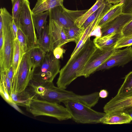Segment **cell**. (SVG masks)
<instances>
[{
	"label": "cell",
	"instance_id": "4316f807",
	"mask_svg": "<svg viewBox=\"0 0 132 132\" xmlns=\"http://www.w3.org/2000/svg\"><path fill=\"white\" fill-rule=\"evenodd\" d=\"M0 93L1 96L7 103L19 112L21 113H23L17 106V105L12 101L5 85L1 81L0 82Z\"/></svg>",
	"mask_w": 132,
	"mask_h": 132
},
{
	"label": "cell",
	"instance_id": "4fadbf2b",
	"mask_svg": "<svg viewBox=\"0 0 132 132\" xmlns=\"http://www.w3.org/2000/svg\"><path fill=\"white\" fill-rule=\"evenodd\" d=\"M132 109V96L120 97L116 95L107 103L103 108L105 113L116 111L126 112Z\"/></svg>",
	"mask_w": 132,
	"mask_h": 132
},
{
	"label": "cell",
	"instance_id": "7a4b0ae2",
	"mask_svg": "<svg viewBox=\"0 0 132 132\" xmlns=\"http://www.w3.org/2000/svg\"><path fill=\"white\" fill-rule=\"evenodd\" d=\"M26 109L35 117L47 116L55 118L60 121L71 118L65 107L59 104L38 98L33 99Z\"/></svg>",
	"mask_w": 132,
	"mask_h": 132
},
{
	"label": "cell",
	"instance_id": "836d02e7",
	"mask_svg": "<svg viewBox=\"0 0 132 132\" xmlns=\"http://www.w3.org/2000/svg\"><path fill=\"white\" fill-rule=\"evenodd\" d=\"M63 50L61 47H57L53 51V54L57 59H59L62 55Z\"/></svg>",
	"mask_w": 132,
	"mask_h": 132
},
{
	"label": "cell",
	"instance_id": "484cf974",
	"mask_svg": "<svg viewBox=\"0 0 132 132\" xmlns=\"http://www.w3.org/2000/svg\"><path fill=\"white\" fill-rule=\"evenodd\" d=\"M12 5V16L18 28H21L19 17L21 11L23 0H11Z\"/></svg>",
	"mask_w": 132,
	"mask_h": 132
},
{
	"label": "cell",
	"instance_id": "ab89813d",
	"mask_svg": "<svg viewBox=\"0 0 132 132\" xmlns=\"http://www.w3.org/2000/svg\"></svg>",
	"mask_w": 132,
	"mask_h": 132
},
{
	"label": "cell",
	"instance_id": "5b68a950",
	"mask_svg": "<svg viewBox=\"0 0 132 132\" xmlns=\"http://www.w3.org/2000/svg\"><path fill=\"white\" fill-rule=\"evenodd\" d=\"M13 19L5 7L0 10V29L3 31L4 53L3 68L4 70L8 69L12 63L14 38L12 31Z\"/></svg>",
	"mask_w": 132,
	"mask_h": 132
},
{
	"label": "cell",
	"instance_id": "e0dca14e",
	"mask_svg": "<svg viewBox=\"0 0 132 132\" xmlns=\"http://www.w3.org/2000/svg\"><path fill=\"white\" fill-rule=\"evenodd\" d=\"M64 0H38L32 10V13H37L49 11L59 6L63 5Z\"/></svg>",
	"mask_w": 132,
	"mask_h": 132
},
{
	"label": "cell",
	"instance_id": "4dcf8cb0",
	"mask_svg": "<svg viewBox=\"0 0 132 132\" xmlns=\"http://www.w3.org/2000/svg\"><path fill=\"white\" fill-rule=\"evenodd\" d=\"M103 4L97 10L92 14L84 22L82 27L85 29L96 18L102 9Z\"/></svg>",
	"mask_w": 132,
	"mask_h": 132
},
{
	"label": "cell",
	"instance_id": "d590c367",
	"mask_svg": "<svg viewBox=\"0 0 132 132\" xmlns=\"http://www.w3.org/2000/svg\"><path fill=\"white\" fill-rule=\"evenodd\" d=\"M12 31L14 39L17 38V34L18 28L14 22L13 20L12 25Z\"/></svg>",
	"mask_w": 132,
	"mask_h": 132
},
{
	"label": "cell",
	"instance_id": "f35d334b",
	"mask_svg": "<svg viewBox=\"0 0 132 132\" xmlns=\"http://www.w3.org/2000/svg\"><path fill=\"white\" fill-rule=\"evenodd\" d=\"M105 0V1L107 2H108V0Z\"/></svg>",
	"mask_w": 132,
	"mask_h": 132
},
{
	"label": "cell",
	"instance_id": "ac0fdd59",
	"mask_svg": "<svg viewBox=\"0 0 132 132\" xmlns=\"http://www.w3.org/2000/svg\"><path fill=\"white\" fill-rule=\"evenodd\" d=\"M27 52L34 70L42 63L46 52L38 45L29 49Z\"/></svg>",
	"mask_w": 132,
	"mask_h": 132
},
{
	"label": "cell",
	"instance_id": "44dd1931",
	"mask_svg": "<svg viewBox=\"0 0 132 132\" xmlns=\"http://www.w3.org/2000/svg\"><path fill=\"white\" fill-rule=\"evenodd\" d=\"M49 14V11L37 13H32V20L38 39L40 36L43 27L47 21Z\"/></svg>",
	"mask_w": 132,
	"mask_h": 132
},
{
	"label": "cell",
	"instance_id": "ba28073f",
	"mask_svg": "<svg viewBox=\"0 0 132 132\" xmlns=\"http://www.w3.org/2000/svg\"><path fill=\"white\" fill-rule=\"evenodd\" d=\"M88 10H71L59 6L49 11L48 16L63 28L76 27V20Z\"/></svg>",
	"mask_w": 132,
	"mask_h": 132
},
{
	"label": "cell",
	"instance_id": "603a6c76",
	"mask_svg": "<svg viewBox=\"0 0 132 132\" xmlns=\"http://www.w3.org/2000/svg\"><path fill=\"white\" fill-rule=\"evenodd\" d=\"M105 1V0H96L95 4L85 13L79 17L76 20L75 24L78 27H82L87 19L93 13L97 10Z\"/></svg>",
	"mask_w": 132,
	"mask_h": 132
},
{
	"label": "cell",
	"instance_id": "2e32d148",
	"mask_svg": "<svg viewBox=\"0 0 132 132\" xmlns=\"http://www.w3.org/2000/svg\"><path fill=\"white\" fill-rule=\"evenodd\" d=\"M121 33L114 32L102 36H97L93 41L96 47L105 48L114 47L118 41L122 37Z\"/></svg>",
	"mask_w": 132,
	"mask_h": 132
},
{
	"label": "cell",
	"instance_id": "3957f363",
	"mask_svg": "<svg viewBox=\"0 0 132 132\" xmlns=\"http://www.w3.org/2000/svg\"><path fill=\"white\" fill-rule=\"evenodd\" d=\"M70 114L71 118L76 122L82 124L101 123L105 113L96 111L91 108L79 102L67 100L63 102Z\"/></svg>",
	"mask_w": 132,
	"mask_h": 132
},
{
	"label": "cell",
	"instance_id": "5bb4252c",
	"mask_svg": "<svg viewBox=\"0 0 132 132\" xmlns=\"http://www.w3.org/2000/svg\"><path fill=\"white\" fill-rule=\"evenodd\" d=\"M10 96L17 105L27 107L34 98H38L34 90L29 84L23 90L18 93L11 92Z\"/></svg>",
	"mask_w": 132,
	"mask_h": 132
},
{
	"label": "cell",
	"instance_id": "8fae6325",
	"mask_svg": "<svg viewBox=\"0 0 132 132\" xmlns=\"http://www.w3.org/2000/svg\"><path fill=\"white\" fill-rule=\"evenodd\" d=\"M48 25L51 40L52 51L56 47H61L71 42L68 39L64 28L54 20L49 19Z\"/></svg>",
	"mask_w": 132,
	"mask_h": 132
},
{
	"label": "cell",
	"instance_id": "cb8c5ba5",
	"mask_svg": "<svg viewBox=\"0 0 132 132\" xmlns=\"http://www.w3.org/2000/svg\"><path fill=\"white\" fill-rule=\"evenodd\" d=\"M67 36L71 42L78 44L82 36L85 29L82 27H77L64 28Z\"/></svg>",
	"mask_w": 132,
	"mask_h": 132
},
{
	"label": "cell",
	"instance_id": "7402d4cb",
	"mask_svg": "<svg viewBox=\"0 0 132 132\" xmlns=\"http://www.w3.org/2000/svg\"><path fill=\"white\" fill-rule=\"evenodd\" d=\"M116 95L120 97L132 96V71L127 75Z\"/></svg>",
	"mask_w": 132,
	"mask_h": 132
},
{
	"label": "cell",
	"instance_id": "1f68e13d",
	"mask_svg": "<svg viewBox=\"0 0 132 132\" xmlns=\"http://www.w3.org/2000/svg\"><path fill=\"white\" fill-rule=\"evenodd\" d=\"M122 7V13H132V0H124Z\"/></svg>",
	"mask_w": 132,
	"mask_h": 132
},
{
	"label": "cell",
	"instance_id": "277c9868",
	"mask_svg": "<svg viewBox=\"0 0 132 132\" xmlns=\"http://www.w3.org/2000/svg\"><path fill=\"white\" fill-rule=\"evenodd\" d=\"M60 68L59 59L55 57L53 51L47 52L40 65L33 70L31 80L38 83L53 82Z\"/></svg>",
	"mask_w": 132,
	"mask_h": 132
},
{
	"label": "cell",
	"instance_id": "d6a6232c",
	"mask_svg": "<svg viewBox=\"0 0 132 132\" xmlns=\"http://www.w3.org/2000/svg\"><path fill=\"white\" fill-rule=\"evenodd\" d=\"M121 33L123 36L132 35V20L123 27Z\"/></svg>",
	"mask_w": 132,
	"mask_h": 132
},
{
	"label": "cell",
	"instance_id": "d6986e66",
	"mask_svg": "<svg viewBox=\"0 0 132 132\" xmlns=\"http://www.w3.org/2000/svg\"><path fill=\"white\" fill-rule=\"evenodd\" d=\"M123 2L113 5L106 13L99 22L98 27L101 29L103 28L109 22L122 13Z\"/></svg>",
	"mask_w": 132,
	"mask_h": 132
},
{
	"label": "cell",
	"instance_id": "30bf717a",
	"mask_svg": "<svg viewBox=\"0 0 132 132\" xmlns=\"http://www.w3.org/2000/svg\"><path fill=\"white\" fill-rule=\"evenodd\" d=\"M132 61V47L122 50L116 49L111 56L96 69V71L124 66Z\"/></svg>",
	"mask_w": 132,
	"mask_h": 132
},
{
	"label": "cell",
	"instance_id": "ffe728a7",
	"mask_svg": "<svg viewBox=\"0 0 132 132\" xmlns=\"http://www.w3.org/2000/svg\"><path fill=\"white\" fill-rule=\"evenodd\" d=\"M38 44L46 53L51 51V43L47 21L43 28L41 35L38 39Z\"/></svg>",
	"mask_w": 132,
	"mask_h": 132
},
{
	"label": "cell",
	"instance_id": "7c38bea8",
	"mask_svg": "<svg viewBox=\"0 0 132 132\" xmlns=\"http://www.w3.org/2000/svg\"><path fill=\"white\" fill-rule=\"evenodd\" d=\"M132 20V13H122L101 29V36L114 33H121L123 27Z\"/></svg>",
	"mask_w": 132,
	"mask_h": 132
},
{
	"label": "cell",
	"instance_id": "52a82bcc",
	"mask_svg": "<svg viewBox=\"0 0 132 132\" xmlns=\"http://www.w3.org/2000/svg\"><path fill=\"white\" fill-rule=\"evenodd\" d=\"M32 10L29 0H23L20 17V29L27 39L28 50L38 45V38L32 16Z\"/></svg>",
	"mask_w": 132,
	"mask_h": 132
},
{
	"label": "cell",
	"instance_id": "8992f818",
	"mask_svg": "<svg viewBox=\"0 0 132 132\" xmlns=\"http://www.w3.org/2000/svg\"><path fill=\"white\" fill-rule=\"evenodd\" d=\"M33 70L27 52L23 55L16 73L14 75L11 92L24 90L31 79Z\"/></svg>",
	"mask_w": 132,
	"mask_h": 132
},
{
	"label": "cell",
	"instance_id": "9c48e42d",
	"mask_svg": "<svg viewBox=\"0 0 132 132\" xmlns=\"http://www.w3.org/2000/svg\"><path fill=\"white\" fill-rule=\"evenodd\" d=\"M116 49L114 47L105 48L96 47L81 72L79 77L85 78L96 72L97 68L104 62L112 54Z\"/></svg>",
	"mask_w": 132,
	"mask_h": 132
},
{
	"label": "cell",
	"instance_id": "8d00e7d4",
	"mask_svg": "<svg viewBox=\"0 0 132 132\" xmlns=\"http://www.w3.org/2000/svg\"><path fill=\"white\" fill-rule=\"evenodd\" d=\"M109 93L108 91L105 89L101 90L99 92V95L100 97L101 98H105L108 95Z\"/></svg>",
	"mask_w": 132,
	"mask_h": 132
},
{
	"label": "cell",
	"instance_id": "6da1fadb",
	"mask_svg": "<svg viewBox=\"0 0 132 132\" xmlns=\"http://www.w3.org/2000/svg\"><path fill=\"white\" fill-rule=\"evenodd\" d=\"M96 47L89 37L81 48L71 59H69L59 72L56 82L58 87L66 89L78 77Z\"/></svg>",
	"mask_w": 132,
	"mask_h": 132
},
{
	"label": "cell",
	"instance_id": "e575fe53",
	"mask_svg": "<svg viewBox=\"0 0 132 132\" xmlns=\"http://www.w3.org/2000/svg\"><path fill=\"white\" fill-rule=\"evenodd\" d=\"M5 71H6L7 76L11 81L12 86L14 75V69L12 65H11L8 69Z\"/></svg>",
	"mask_w": 132,
	"mask_h": 132
},
{
	"label": "cell",
	"instance_id": "9a60e30c",
	"mask_svg": "<svg viewBox=\"0 0 132 132\" xmlns=\"http://www.w3.org/2000/svg\"><path fill=\"white\" fill-rule=\"evenodd\" d=\"M132 121L130 116L125 112L116 111L105 113L101 123L106 124H121L130 123Z\"/></svg>",
	"mask_w": 132,
	"mask_h": 132
},
{
	"label": "cell",
	"instance_id": "74e56055",
	"mask_svg": "<svg viewBox=\"0 0 132 132\" xmlns=\"http://www.w3.org/2000/svg\"><path fill=\"white\" fill-rule=\"evenodd\" d=\"M125 112L129 114L132 118V109L129 110Z\"/></svg>",
	"mask_w": 132,
	"mask_h": 132
},
{
	"label": "cell",
	"instance_id": "d4e9b609",
	"mask_svg": "<svg viewBox=\"0 0 132 132\" xmlns=\"http://www.w3.org/2000/svg\"><path fill=\"white\" fill-rule=\"evenodd\" d=\"M24 54L22 53L21 51L17 38L14 39L13 44V52L12 64L14 69V75L17 71L20 61Z\"/></svg>",
	"mask_w": 132,
	"mask_h": 132
},
{
	"label": "cell",
	"instance_id": "f1b7e54d",
	"mask_svg": "<svg viewBox=\"0 0 132 132\" xmlns=\"http://www.w3.org/2000/svg\"><path fill=\"white\" fill-rule=\"evenodd\" d=\"M132 45V35L122 36L117 42L114 48L116 49Z\"/></svg>",
	"mask_w": 132,
	"mask_h": 132
},
{
	"label": "cell",
	"instance_id": "f546056e",
	"mask_svg": "<svg viewBox=\"0 0 132 132\" xmlns=\"http://www.w3.org/2000/svg\"><path fill=\"white\" fill-rule=\"evenodd\" d=\"M0 81L5 85L9 95H10L12 90V85L6 71L4 70H0Z\"/></svg>",
	"mask_w": 132,
	"mask_h": 132
},
{
	"label": "cell",
	"instance_id": "83f0119b",
	"mask_svg": "<svg viewBox=\"0 0 132 132\" xmlns=\"http://www.w3.org/2000/svg\"><path fill=\"white\" fill-rule=\"evenodd\" d=\"M17 38L19 42L21 51L24 54L28 50L27 39V37L21 29H18Z\"/></svg>",
	"mask_w": 132,
	"mask_h": 132
}]
</instances>
